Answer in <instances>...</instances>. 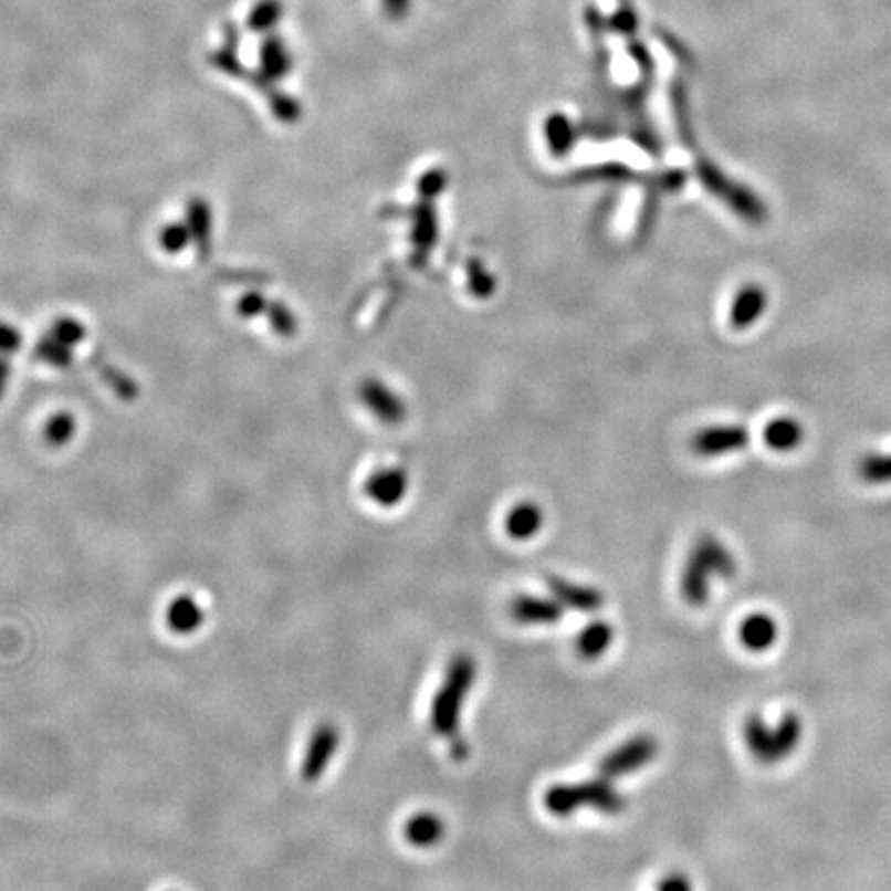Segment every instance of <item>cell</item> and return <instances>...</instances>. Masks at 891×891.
<instances>
[{"label": "cell", "mask_w": 891, "mask_h": 891, "mask_svg": "<svg viewBox=\"0 0 891 891\" xmlns=\"http://www.w3.org/2000/svg\"><path fill=\"white\" fill-rule=\"evenodd\" d=\"M615 640V628L611 623L597 619L593 623H588L585 630L578 633L576 638V652L585 659V661H597L602 657Z\"/></svg>", "instance_id": "5bb4252c"}, {"label": "cell", "mask_w": 891, "mask_h": 891, "mask_svg": "<svg viewBox=\"0 0 891 891\" xmlns=\"http://www.w3.org/2000/svg\"><path fill=\"white\" fill-rule=\"evenodd\" d=\"M402 834L407 842L416 848H433L444 838L446 826L440 815L421 811L407 819Z\"/></svg>", "instance_id": "30bf717a"}, {"label": "cell", "mask_w": 891, "mask_h": 891, "mask_svg": "<svg viewBox=\"0 0 891 891\" xmlns=\"http://www.w3.org/2000/svg\"><path fill=\"white\" fill-rule=\"evenodd\" d=\"M543 803L555 817H569L583 807H590L602 815H619L628 807V799L615 788L611 780L602 776L586 783L555 784L547 788Z\"/></svg>", "instance_id": "7a4b0ae2"}, {"label": "cell", "mask_w": 891, "mask_h": 891, "mask_svg": "<svg viewBox=\"0 0 891 891\" xmlns=\"http://www.w3.org/2000/svg\"><path fill=\"white\" fill-rule=\"evenodd\" d=\"M407 488L409 481L402 469H386L369 481L368 492L369 497L376 500L380 506L390 507L402 502Z\"/></svg>", "instance_id": "7c38bea8"}, {"label": "cell", "mask_w": 891, "mask_h": 891, "mask_svg": "<svg viewBox=\"0 0 891 891\" xmlns=\"http://www.w3.org/2000/svg\"><path fill=\"white\" fill-rule=\"evenodd\" d=\"M766 306V293L759 287H745L733 304V324L743 328L755 323Z\"/></svg>", "instance_id": "2e32d148"}, {"label": "cell", "mask_w": 891, "mask_h": 891, "mask_svg": "<svg viewBox=\"0 0 891 891\" xmlns=\"http://www.w3.org/2000/svg\"><path fill=\"white\" fill-rule=\"evenodd\" d=\"M545 521L543 510L535 504V502H521L512 507L506 514V533L516 541H526L533 538L541 531Z\"/></svg>", "instance_id": "4fadbf2b"}, {"label": "cell", "mask_w": 891, "mask_h": 891, "mask_svg": "<svg viewBox=\"0 0 891 891\" xmlns=\"http://www.w3.org/2000/svg\"><path fill=\"white\" fill-rule=\"evenodd\" d=\"M202 623H205V611L192 597L182 595L169 605L168 626L174 633L190 636V633L199 631Z\"/></svg>", "instance_id": "9a60e30c"}, {"label": "cell", "mask_w": 891, "mask_h": 891, "mask_svg": "<svg viewBox=\"0 0 891 891\" xmlns=\"http://www.w3.org/2000/svg\"><path fill=\"white\" fill-rule=\"evenodd\" d=\"M547 585H549L554 599L559 600L564 609H576L580 614H597L605 605V597L597 588L576 585L559 576H549Z\"/></svg>", "instance_id": "ba28073f"}, {"label": "cell", "mask_w": 891, "mask_h": 891, "mask_svg": "<svg viewBox=\"0 0 891 891\" xmlns=\"http://www.w3.org/2000/svg\"><path fill=\"white\" fill-rule=\"evenodd\" d=\"M747 433L741 428H707L693 438V450L702 457H719L743 448Z\"/></svg>", "instance_id": "9c48e42d"}, {"label": "cell", "mask_w": 891, "mask_h": 891, "mask_svg": "<svg viewBox=\"0 0 891 891\" xmlns=\"http://www.w3.org/2000/svg\"><path fill=\"white\" fill-rule=\"evenodd\" d=\"M776 638H778V626L769 615H750L738 628L741 644L753 652L768 650L776 642Z\"/></svg>", "instance_id": "8fae6325"}, {"label": "cell", "mask_w": 891, "mask_h": 891, "mask_svg": "<svg viewBox=\"0 0 891 891\" xmlns=\"http://www.w3.org/2000/svg\"><path fill=\"white\" fill-rule=\"evenodd\" d=\"M564 607L557 599L518 595L510 602V615L521 626H554L564 617Z\"/></svg>", "instance_id": "52a82bcc"}, {"label": "cell", "mask_w": 891, "mask_h": 891, "mask_svg": "<svg viewBox=\"0 0 891 891\" xmlns=\"http://www.w3.org/2000/svg\"><path fill=\"white\" fill-rule=\"evenodd\" d=\"M735 572V559L724 549L723 543L714 537L700 538L693 547L683 569L681 595L693 607H700L710 599V586L714 578H728Z\"/></svg>", "instance_id": "3957f363"}, {"label": "cell", "mask_w": 891, "mask_h": 891, "mask_svg": "<svg viewBox=\"0 0 891 891\" xmlns=\"http://www.w3.org/2000/svg\"><path fill=\"white\" fill-rule=\"evenodd\" d=\"M657 891H693L692 881L683 873H671L662 879Z\"/></svg>", "instance_id": "d6986e66"}, {"label": "cell", "mask_w": 891, "mask_h": 891, "mask_svg": "<svg viewBox=\"0 0 891 891\" xmlns=\"http://www.w3.org/2000/svg\"><path fill=\"white\" fill-rule=\"evenodd\" d=\"M368 405L376 411V416L382 417L388 423H399L405 417V405L399 397H395L388 388L380 385H371L368 390Z\"/></svg>", "instance_id": "e0dca14e"}, {"label": "cell", "mask_w": 891, "mask_h": 891, "mask_svg": "<svg viewBox=\"0 0 891 891\" xmlns=\"http://www.w3.org/2000/svg\"><path fill=\"white\" fill-rule=\"evenodd\" d=\"M476 679V662L471 654H457L446 667L442 685L433 695L430 710V724L438 737L448 741L450 755L457 762H464L469 755V743L462 737L461 716L464 702L473 690Z\"/></svg>", "instance_id": "6da1fadb"}, {"label": "cell", "mask_w": 891, "mask_h": 891, "mask_svg": "<svg viewBox=\"0 0 891 891\" xmlns=\"http://www.w3.org/2000/svg\"><path fill=\"white\" fill-rule=\"evenodd\" d=\"M340 745V731L337 724L321 723L307 738L306 753L302 762V780L306 784L318 783L324 772L333 764Z\"/></svg>", "instance_id": "8992f818"}, {"label": "cell", "mask_w": 891, "mask_h": 891, "mask_svg": "<svg viewBox=\"0 0 891 891\" xmlns=\"http://www.w3.org/2000/svg\"><path fill=\"white\" fill-rule=\"evenodd\" d=\"M659 741L652 735H638L607 753L599 764V774L607 780H617L646 768L659 755Z\"/></svg>", "instance_id": "5b68a950"}, {"label": "cell", "mask_w": 891, "mask_h": 891, "mask_svg": "<svg viewBox=\"0 0 891 891\" xmlns=\"http://www.w3.org/2000/svg\"><path fill=\"white\" fill-rule=\"evenodd\" d=\"M800 723L795 714L784 716L776 728L759 716H750L745 723V741L753 757L762 764H776L799 745Z\"/></svg>", "instance_id": "277c9868"}, {"label": "cell", "mask_w": 891, "mask_h": 891, "mask_svg": "<svg viewBox=\"0 0 891 891\" xmlns=\"http://www.w3.org/2000/svg\"><path fill=\"white\" fill-rule=\"evenodd\" d=\"M766 440L772 448L776 450H788L799 444L800 428L795 421L788 419H780L769 423L768 431H766Z\"/></svg>", "instance_id": "ac0fdd59"}]
</instances>
